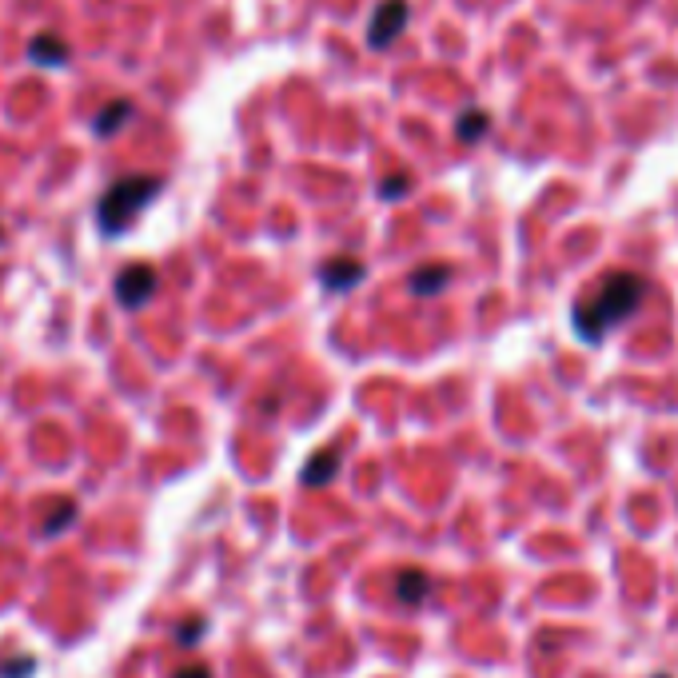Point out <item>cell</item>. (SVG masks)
Segmentation results:
<instances>
[{"label": "cell", "mask_w": 678, "mask_h": 678, "mask_svg": "<svg viewBox=\"0 0 678 678\" xmlns=\"http://www.w3.org/2000/svg\"><path fill=\"white\" fill-rule=\"evenodd\" d=\"M647 296V280L635 272H611L579 308H575V332L587 343H599L615 324H623L627 316L639 312Z\"/></svg>", "instance_id": "1"}, {"label": "cell", "mask_w": 678, "mask_h": 678, "mask_svg": "<svg viewBox=\"0 0 678 678\" xmlns=\"http://www.w3.org/2000/svg\"><path fill=\"white\" fill-rule=\"evenodd\" d=\"M160 188H164L160 176H120V180H112L108 192H104L100 204H96V224H100V232L112 236V240L124 236V232L132 228V220L160 196Z\"/></svg>", "instance_id": "2"}, {"label": "cell", "mask_w": 678, "mask_h": 678, "mask_svg": "<svg viewBox=\"0 0 678 678\" xmlns=\"http://www.w3.org/2000/svg\"><path fill=\"white\" fill-rule=\"evenodd\" d=\"M407 16H411L407 0H383V4L371 12L367 44H371V48H387V44H395V40L403 36V28H407Z\"/></svg>", "instance_id": "3"}, {"label": "cell", "mask_w": 678, "mask_h": 678, "mask_svg": "<svg viewBox=\"0 0 678 678\" xmlns=\"http://www.w3.org/2000/svg\"><path fill=\"white\" fill-rule=\"evenodd\" d=\"M156 296V272L148 264H132L116 276V300L124 308H144Z\"/></svg>", "instance_id": "4"}, {"label": "cell", "mask_w": 678, "mask_h": 678, "mask_svg": "<svg viewBox=\"0 0 678 678\" xmlns=\"http://www.w3.org/2000/svg\"><path fill=\"white\" fill-rule=\"evenodd\" d=\"M28 56H32V64H40V68H64V64L72 60V48H68V40L56 36V32H36V36L28 40Z\"/></svg>", "instance_id": "5"}, {"label": "cell", "mask_w": 678, "mask_h": 678, "mask_svg": "<svg viewBox=\"0 0 678 678\" xmlns=\"http://www.w3.org/2000/svg\"><path fill=\"white\" fill-rule=\"evenodd\" d=\"M363 276H367V268H363V260H355V256H336V260H328L324 272H320V280H324L328 292H347V288H355Z\"/></svg>", "instance_id": "6"}, {"label": "cell", "mask_w": 678, "mask_h": 678, "mask_svg": "<svg viewBox=\"0 0 678 678\" xmlns=\"http://www.w3.org/2000/svg\"><path fill=\"white\" fill-rule=\"evenodd\" d=\"M447 284H451V268L447 264H427V268L411 272V280H407V288L415 296H439Z\"/></svg>", "instance_id": "7"}, {"label": "cell", "mask_w": 678, "mask_h": 678, "mask_svg": "<svg viewBox=\"0 0 678 678\" xmlns=\"http://www.w3.org/2000/svg\"><path fill=\"white\" fill-rule=\"evenodd\" d=\"M427 591H431V579H427L419 567H407V571H399V579H395V599H399V603H407V607H419V603L427 599Z\"/></svg>", "instance_id": "8"}, {"label": "cell", "mask_w": 678, "mask_h": 678, "mask_svg": "<svg viewBox=\"0 0 678 678\" xmlns=\"http://www.w3.org/2000/svg\"><path fill=\"white\" fill-rule=\"evenodd\" d=\"M128 120H132V100H112V104H104V108L96 112L92 132H96V136H116Z\"/></svg>", "instance_id": "9"}, {"label": "cell", "mask_w": 678, "mask_h": 678, "mask_svg": "<svg viewBox=\"0 0 678 678\" xmlns=\"http://www.w3.org/2000/svg\"><path fill=\"white\" fill-rule=\"evenodd\" d=\"M339 471V451H320L308 467H304V487H320V483H332Z\"/></svg>", "instance_id": "10"}, {"label": "cell", "mask_w": 678, "mask_h": 678, "mask_svg": "<svg viewBox=\"0 0 678 678\" xmlns=\"http://www.w3.org/2000/svg\"><path fill=\"white\" fill-rule=\"evenodd\" d=\"M487 128H491V116H487L483 108H467V112L459 116V124H455V136H459L463 144H475V140L487 136Z\"/></svg>", "instance_id": "11"}, {"label": "cell", "mask_w": 678, "mask_h": 678, "mask_svg": "<svg viewBox=\"0 0 678 678\" xmlns=\"http://www.w3.org/2000/svg\"><path fill=\"white\" fill-rule=\"evenodd\" d=\"M411 192V176H403V172H395V176H387L383 184H379V196L383 200H399V196H407Z\"/></svg>", "instance_id": "12"}, {"label": "cell", "mask_w": 678, "mask_h": 678, "mask_svg": "<svg viewBox=\"0 0 678 678\" xmlns=\"http://www.w3.org/2000/svg\"><path fill=\"white\" fill-rule=\"evenodd\" d=\"M32 671H36V659H32V655H20V659H12V663L0 667V678H28Z\"/></svg>", "instance_id": "13"}, {"label": "cell", "mask_w": 678, "mask_h": 678, "mask_svg": "<svg viewBox=\"0 0 678 678\" xmlns=\"http://www.w3.org/2000/svg\"><path fill=\"white\" fill-rule=\"evenodd\" d=\"M72 515H76V503H60V507H56V515L48 519V527H44V535H56V531H64V527L72 523Z\"/></svg>", "instance_id": "14"}, {"label": "cell", "mask_w": 678, "mask_h": 678, "mask_svg": "<svg viewBox=\"0 0 678 678\" xmlns=\"http://www.w3.org/2000/svg\"><path fill=\"white\" fill-rule=\"evenodd\" d=\"M204 627H208L204 619H188V623L180 627V635H176V639H180V647H196V639L204 635Z\"/></svg>", "instance_id": "15"}, {"label": "cell", "mask_w": 678, "mask_h": 678, "mask_svg": "<svg viewBox=\"0 0 678 678\" xmlns=\"http://www.w3.org/2000/svg\"><path fill=\"white\" fill-rule=\"evenodd\" d=\"M176 678H212V671H208L204 663H196V667H184V671H180Z\"/></svg>", "instance_id": "16"}, {"label": "cell", "mask_w": 678, "mask_h": 678, "mask_svg": "<svg viewBox=\"0 0 678 678\" xmlns=\"http://www.w3.org/2000/svg\"><path fill=\"white\" fill-rule=\"evenodd\" d=\"M663 678H667V675H663Z\"/></svg>", "instance_id": "17"}]
</instances>
